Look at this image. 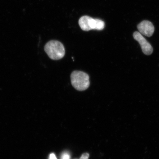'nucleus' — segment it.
I'll return each instance as SVG.
<instances>
[{"label": "nucleus", "mask_w": 159, "mask_h": 159, "mask_svg": "<svg viewBox=\"0 0 159 159\" xmlns=\"http://www.w3.org/2000/svg\"><path fill=\"white\" fill-rule=\"evenodd\" d=\"M44 50L49 58L53 60L62 58L65 54L64 45L57 40H51L48 42L45 46Z\"/></svg>", "instance_id": "1"}, {"label": "nucleus", "mask_w": 159, "mask_h": 159, "mask_svg": "<svg viewBox=\"0 0 159 159\" xmlns=\"http://www.w3.org/2000/svg\"><path fill=\"white\" fill-rule=\"evenodd\" d=\"M71 82L72 86L77 90H86L90 85L88 74L81 71H73L70 75Z\"/></svg>", "instance_id": "2"}, {"label": "nucleus", "mask_w": 159, "mask_h": 159, "mask_svg": "<svg viewBox=\"0 0 159 159\" xmlns=\"http://www.w3.org/2000/svg\"><path fill=\"white\" fill-rule=\"evenodd\" d=\"M79 24L83 30L87 31L92 30H101L105 27L104 22L102 20L94 19L87 16L81 17L79 20Z\"/></svg>", "instance_id": "3"}, {"label": "nucleus", "mask_w": 159, "mask_h": 159, "mask_svg": "<svg viewBox=\"0 0 159 159\" xmlns=\"http://www.w3.org/2000/svg\"><path fill=\"white\" fill-rule=\"evenodd\" d=\"M133 37L134 39L140 44L143 52L144 54L150 55L152 54L153 51L152 46L140 32L138 31L134 32Z\"/></svg>", "instance_id": "4"}, {"label": "nucleus", "mask_w": 159, "mask_h": 159, "mask_svg": "<svg viewBox=\"0 0 159 159\" xmlns=\"http://www.w3.org/2000/svg\"><path fill=\"white\" fill-rule=\"evenodd\" d=\"M139 32L146 36L150 37L153 34L155 28L151 22L148 20H144L138 25Z\"/></svg>", "instance_id": "5"}, {"label": "nucleus", "mask_w": 159, "mask_h": 159, "mask_svg": "<svg viewBox=\"0 0 159 159\" xmlns=\"http://www.w3.org/2000/svg\"><path fill=\"white\" fill-rule=\"evenodd\" d=\"M70 156L68 152H65L61 155V159H70Z\"/></svg>", "instance_id": "6"}, {"label": "nucleus", "mask_w": 159, "mask_h": 159, "mask_svg": "<svg viewBox=\"0 0 159 159\" xmlns=\"http://www.w3.org/2000/svg\"><path fill=\"white\" fill-rule=\"evenodd\" d=\"M49 159H57L55 155L53 154H51L50 155Z\"/></svg>", "instance_id": "7"}]
</instances>
